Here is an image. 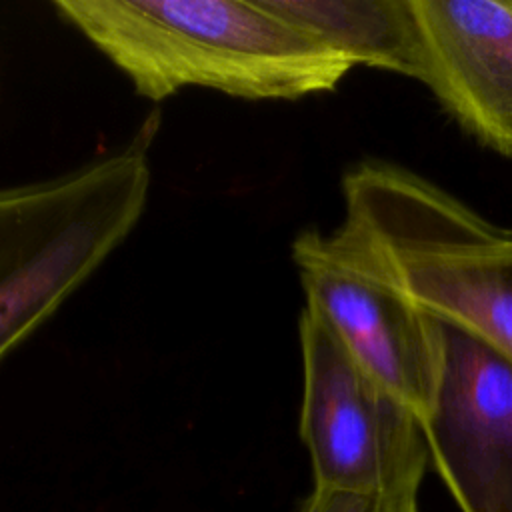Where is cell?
Listing matches in <instances>:
<instances>
[{"label": "cell", "mask_w": 512, "mask_h": 512, "mask_svg": "<svg viewBox=\"0 0 512 512\" xmlns=\"http://www.w3.org/2000/svg\"><path fill=\"white\" fill-rule=\"evenodd\" d=\"M342 192L344 222L374 244L416 306L512 360V228L390 162L354 166Z\"/></svg>", "instance_id": "2"}, {"label": "cell", "mask_w": 512, "mask_h": 512, "mask_svg": "<svg viewBox=\"0 0 512 512\" xmlns=\"http://www.w3.org/2000/svg\"><path fill=\"white\" fill-rule=\"evenodd\" d=\"M300 512H400L390 504L372 498L336 490H318L310 494Z\"/></svg>", "instance_id": "9"}, {"label": "cell", "mask_w": 512, "mask_h": 512, "mask_svg": "<svg viewBox=\"0 0 512 512\" xmlns=\"http://www.w3.org/2000/svg\"><path fill=\"white\" fill-rule=\"evenodd\" d=\"M422 76L478 142L512 158V0H410Z\"/></svg>", "instance_id": "7"}, {"label": "cell", "mask_w": 512, "mask_h": 512, "mask_svg": "<svg viewBox=\"0 0 512 512\" xmlns=\"http://www.w3.org/2000/svg\"><path fill=\"white\" fill-rule=\"evenodd\" d=\"M434 320L440 374L420 420L428 450L462 512H512V360Z\"/></svg>", "instance_id": "6"}, {"label": "cell", "mask_w": 512, "mask_h": 512, "mask_svg": "<svg viewBox=\"0 0 512 512\" xmlns=\"http://www.w3.org/2000/svg\"><path fill=\"white\" fill-rule=\"evenodd\" d=\"M150 132L62 176L0 188V364L138 224L152 184Z\"/></svg>", "instance_id": "3"}, {"label": "cell", "mask_w": 512, "mask_h": 512, "mask_svg": "<svg viewBox=\"0 0 512 512\" xmlns=\"http://www.w3.org/2000/svg\"><path fill=\"white\" fill-rule=\"evenodd\" d=\"M304 390L300 436L314 488L418 512L430 456L418 414L376 378L312 308L298 322Z\"/></svg>", "instance_id": "4"}, {"label": "cell", "mask_w": 512, "mask_h": 512, "mask_svg": "<svg viewBox=\"0 0 512 512\" xmlns=\"http://www.w3.org/2000/svg\"><path fill=\"white\" fill-rule=\"evenodd\" d=\"M150 100L198 86L246 100L334 90L354 64L266 0H56Z\"/></svg>", "instance_id": "1"}, {"label": "cell", "mask_w": 512, "mask_h": 512, "mask_svg": "<svg viewBox=\"0 0 512 512\" xmlns=\"http://www.w3.org/2000/svg\"><path fill=\"white\" fill-rule=\"evenodd\" d=\"M292 258L306 306L422 420L440 374L434 316L404 294L374 244L348 222L332 234H298Z\"/></svg>", "instance_id": "5"}, {"label": "cell", "mask_w": 512, "mask_h": 512, "mask_svg": "<svg viewBox=\"0 0 512 512\" xmlns=\"http://www.w3.org/2000/svg\"><path fill=\"white\" fill-rule=\"evenodd\" d=\"M354 66L422 76V54L410 0H266Z\"/></svg>", "instance_id": "8"}]
</instances>
